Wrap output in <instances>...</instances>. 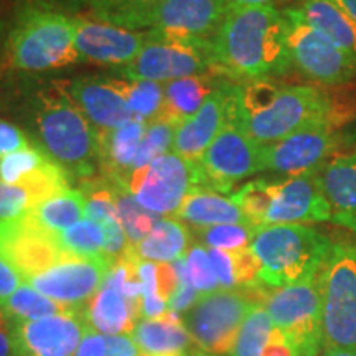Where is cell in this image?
<instances>
[{
    "mask_svg": "<svg viewBox=\"0 0 356 356\" xmlns=\"http://www.w3.org/2000/svg\"><path fill=\"white\" fill-rule=\"evenodd\" d=\"M261 356H299V353H297L296 346L287 340L286 335L279 332L277 328H274Z\"/></svg>",
    "mask_w": 356,
    "mask_h": 356,
    "instance_id": "cell-46",
    "label": "cell"
},
{
    "mask_svg": "<svg viewBox=\"0 0 356 356\" xmlns=\"http://www.w3.org/2000/svg\"><path fill=\"white\" fill-rule=\"evenodd\" d=\"M173 218L188 222L195 229L216 225H251L233 200L203 186L190 190Z\"/></svg>",
    "mask_w": 356,
    "mask_h": 356,
    "instance_id": "cell-25",
    "label": "cell"
},
{
    "mask_svg": "<svg viewBox=\"0 0 356 356\" xmlns=\"http://www.w3.org/2000/svg\"><path fill=\"white\" fill-rule=\"evenodd\" d=\"M140 350L136 345L131 333L124 335H111L108 337V351L106 356H139Z\"/></svg>",
    "mask_w": 356,
    "mask_h": 356,
    "instance_id": "cell-45",
    "label": "cell"
},
{
    "mask_svg": "<svg viewBox=\"0 0 356 356\" xmlns=\"http://www.w3.org/2000/svg\"><path fill=\"white\" fill-rule=\"evenodd\" d=\"M190 231L175 218H160L155 228L136 246H129V252L139 261L175 262L188 254Z\"/></svg>",
    "mask_w": 356,
    "mask_h": 356,
    "instance_id": "cell-27",
    "label": "cell"
},
{
    "mask_svg": "<svg viewBox=\"0 0 356 356\" xmlns=\"http://www.w3.org/2000/svg\"><path fill=\"white\" fill-rule=\"evenodd\" d=\"M261 296L262 284L200 296L181 315L197 348L215 356L228 355L249 312L261 305Z\"/></svg>",
    "mask_w": 356,
    "mask_h": 356,
    "instance_id": "cell-6",
    "label": "cell"
},
{
    "mask_svg": "<svg viewBox=\"0 0 356 356\" xmlns=\"http://www.w3.org/2000/svg\"><path fill=\"white\" fill-rule=\"evenodd\" d=\"M229 8L233 7H262V6H275V3L284 2V0H222Z\"/></svg>",
    "mask_w": 356,
    "mask_h": 356,
    "instance_id": "cell-49",
    "label": "cell"
},
{
    "mask_svg": "<svg viewBox=\"0 0 356 356\" xmlns=\"http://www.w3.org/2000/svg\"><path fill=\"white\" fill-rule=\"evenodd\" d=\"M330 115L327 88L277 84L270 79L234 88L233 122L259 145L274 144L315 124L332 126Z\"/></svg>",
    "mask_w": 356,
    "mask_h": 356,
    "instance_id": "cell-2",
    "label": "cell"
},
{
    "mask_svg": "<svg viewBox=\"0 0 356 356\" xmlns=\"http://www.w3.org/2000/svg\"><path fill=\"white\" fill-rule=\"evenodd\" d=\"M126 79L172 81L178 78L210 74L215 71L211 40L145 30V43L131 65L118 68Z\"/></svg>",
    "mask_w": 356,
    "mask_h": 356,
    "instance_id": "cell-8",
    "label": "cell"
},
{
    "mask_svg": "<svg viewBox=\"0 0 356 356\" xmlns=\"http://www.w3.org/2000/svg\"><path fill=\"white\" fill-rule=\"evenodd\" d=\"M50 159V155L38 145H30L26 149L17 150L0 160V181L6 185H19L26 177L43 167Z\"/></svg>",
    "mask_w": 356,
    "mask_h": 356,
    "instance_id": "cell-39",
    "label": "cell"
},
{
    "mask_svg": "<svg viewBox=\"0 0 356 356\" xmlns=\"http://www.w3.org/2000/svg\"><path fill=\"white\" fill-rule=\"evenodd\" d=\"M175 131V126L163 121H152L147 124L139 152H137L136 162H134V170L150 165L154 160L168 154V150L173 147Z\"/></svg>",
    "mask_w": 356,
    "mask_h": 356,
    "instance_id": "cell-40",
    "label": "cell"
},
{
    "mask_svg": "<svg viewBox=\"0 0 356 356\" xmlns=\"http://www.w3.org/2000/svg\"><path fill=\"white\" fill-rule=\"evenodd\" d=\"M8 60V30L2 19H0V74H2L3 63Z\"/></svg>",
    "mask_w": 356,
    "mask_h": 356,
    "instance_id": "cell-50",
    "label": "cell"
},
{
    "mask_svg": "<svg viewBox=\"0 0 356 356\" xmlns=\"http://www.w3.org/2000/svg\"><path fill=\"white\" fill-rule=\"evenodd\" d=\"M47 2L61 12H74L88 7L91 0H47Z\"/></svg>",
    "mask_w": 356,
    "mask_h": 356,
    "instance_id": "cell-48",
    "label": "cell"
},
{
    "mask_svg": "<svg viewBox=\"0 0 356 356\" xmlns=\"http://www.w3.org/2000/svg\"><path fill=\"white\" fill-rule=\"evenodd\" d=\"M188 262V273L193 287L202 293H211L220 291V282H218L216 273L213 269L208 249L202 244H195L188 249L186 254Z\"/></svg>",
    "mask_w": 356,
    "mask_h": 356,
    "instance_id": "cell-41",
    "label": "cell"
},
{
    "mask_svg": "<svg viewBox=\"0 0 356 356\" xmlns=\"http://www.w3.org/2000/svg\"><path fill=\"white\" fill-rule=\"evenodd\" d=\"M32 144L24 131L10 122L0 121V160Z\"/></svg>",
    "mask_w": 356,
    "mask_h": 356,
    "instance_id": "cell-42",
    "label": "cell"
},
{
    "mask_svg": "<svg viewBox=\"0 0 356 356\" xmlns=\"http://www.w3.org/2000/svg\"><path fill=\"white\" fill-rule=\"evenodd\" d=\"M261 305L269 314L274 328L286 335L299 356L320 355L323 350V320L318 274L286 287L264 286Z\"/></svg>",
    "mask_w": 356,
    "mask_h": 356,
    "instance_id": "cell-9",
    "label": "cell"
},
{
    "mask_svg": "<svg viewBox=\"0 0 356 356\" xmlns=\"http://www.w3.org/2000/svg\"><path fill=\"white\" fill-rule=\"evenodd\" d=\"M109 83L121 92L131 108L134 118L144 122H152L157 118L163 104V86L160 83L147 81V79H118L108 78Z\"/></svg>",
    "mask_w": 356,
    "mask_h": 356,
    "instance_id": "cell-33",
    "label": "cell"
},
{
    "mask_svg": "<svg viewBox=\"0 0 356 356\" xmlns=\"http://www.w3.org/2000/svg\"><path fill=\"white\" fill-rule=\"evenodd\" d=\"M256 229V226L252 225H216L195 229V238L200 241L198 244L208 249L239 251V249L251 248Z\"/></svg>",
    "mask_w": 356,
    "mask_h": 356,
    "instance_id": "cell-38",
    "label": "cell"
},
{
    "mask_svg": "<svg viewBox=\"0 0 356 356\" xmlns=\"http://www.w3.org/2000/svg\"><path fill=\"white\" fill-rule=\"evenodd\" d=\"M181 356H215V355L207 353V351H203L200 348H190L188 351H186V353H184Z\"/></svg>",
    "mask_w": 356,
    "mask_h": 356,
    "instance_id": "cell-53",
    "label": "cell"
},
{
    "mask_svg": "<svg viewBox=\"0 0 356 356\" xmlns=\"http://www.w3.org/2000/svg\"><path fill=\"white\" fill-rule=\"evenodd\" d=\"M63 86L97 131H113L134 121V114L121 92L108 78H76Z\"/></svg>",
    "mask_w": 356,
    "mask_h": 356,
    "instance_id": "cell-21",
    "label": "cell"
},
{
    "mask_svg": "<svg viewBox=\"0 0 356 356\" xmlns=\"http://www.w3.org/2000/svg\"><path fill=\"white\" fill-rule=\"evenodd\" d=\"M145 127L147 122L134 119L126 126L113 131H97V160L101 172L121 188H126L129 177L134 172V162Z\"/></svg>",
    "mask_w": 356,
    "mask_h": 356,
    "instance_id": "cell-23",
    "label": "cell"
},
{
    "mask_svg": "<svg viewBox=\"0 0 356 356\" xmlns=\"http://www.w3.org/2000/svg\"><path fill=\"white\" fill-rule=\"evenodd\" d=\"M114 195L119 220H121L122 229L127 236L129 246H136V244H139L142 239L150 234V231L159 222L160 216L140 207L136 197L129 193L127 190L121 188L119 185H115Z\"/></svg>",
    "mask_w": 356,
    "mask_h": 356,
    "instance_id": "cell-34",
    "label": "cell"
},
{
    "mask_svg": "<svg viewBox=\"0 0 356 356\" xmlns=\"http://www.w3.org/2000/svg\"><path fill=\"white\" fill-rule=\"evenodd\" d=\"M197 172L200 186L231 193L238 181L262 172V145L229 121L197 162Z\"/></svg>",
    "mask_w": 356,
    "mask_h": 356,
    "instance_id": "cell-11",
    "label": "cell"
},
{
    "mask_svg": "<svg viewBox=\"0 0 356 356\" xmlns=\"http://www.w3.org/2000/svg\"><path fill=\"white\" fill-rule=\"evenodd\" d=\"M273 330V320L264 307H254L244 320L233 348L226 356H261Z\"/></svg>",
    "mask_w": 356,
    "mask_h": 356,
    "instance_id": "cell-35",
    "label": "cell"
},
{
    "mask_svg": "<svg viewBox=\"0 0 356 356\" xmlns=\"http://www.w3.org/2000/svg\"><path fill=\"white\" fill-rule=\"evenodd\" d=\"M195 186H198L197 163L168 152L150 165L136 168L124 190L132 193L145 210L159 216H173Z\"/></svg>",
    "mask_w": 356,
    "mask_h": 356,
    "instance_id": "cell-12",
    "label": "cell"
},
{
    "mask_svg": "<svg viewBox=\"0 0 356 356\" xmlns=\"http://www.w3.org/2000/svg\"><path fill=\"white\" fill-rule=\"evenodd\" d=\"M106 351H108V337L89 328L73 356H106Z\"/></svg>",
    "mask_w": 356,
    "mask_h": 356,
    "instance_id": "cell-44",
    "label": "cell"
},
{
    "mask_svg": "<svg viewBox=\"0 0 356 356\" xmlns=\"http://www.w3.org/2000/svg\"><path fill=\"white\" fill-rule=\"evenodd\" d=\"M131 335L147 356H181L193 348L181 315L168 312L159 318H142L134 325Z\"/></svg>",
    "mask_w": 356,
    "mask_h": 356,
    "instance_id": "cell-24",
    "label": "cell"
},
{
    "mask_svg": "<svg viewBox=\"0 0 356 356\" xmlns=\"http://www.w3.org/2000/svg\"><path fill=\"white\" fill-rule=\"evenodd\" d=\"M0 256L25 280L71 254L61 248L56 234L48 233L29 215H24L0 221Z\"/></svg>",
    "mask_w": 356,
    "mask_h": 356,
    "instance_id": "cell-16",
    "label": "cell"
},
{
    "mask_svg": "<svg viewBox=\"0 0 356 356\" xmlns=\"http://www.w3.org/2000/svg\"><path fill=\"white\" fill-rule=\"evenodd\" d=\"M84 207H86V198L83 191L79 188H66L44 198L26 215L48 233L58 234L81 221Z\"/></svg>",
    "mask_w": 356,
    "mask_h": 356,
    "instance_id": "cell-30",
    "label": "cell"
},
{
    "mask_svg": "<svg viewBox=\"0 0 356 356\" xmlns=\"http://www.w3.org/2000/svg\"><path fill=\"white\" fill-rule=\"evenodd\" d=\"M167 0H91L89 2V17L106 24L121 26L126 30L147 29L154 13Z\"/></svg>",
    "mask_w": 356,
    "mask_h": 356,
    "instance_id": "cell-31",
    "label": "cell"
},
{
    "mask_svg": "<svg viewBox=\"0 0 356 356\" xmlns=\"http://www.w3.org/2000/svg\"><path fill=\"white\" fill-rule=\"evenodd\" d=\"M317 173L332 208L330 221L356 233V152L327 160Z\"/></svg>",
    "mask_w": 356,
    "mask_h": 356,
    "instance_id": "cell-22",
    "label": "cell"
},
{
    "mask_svg": "<svg viewBox=\"0 0 356 356\" xmlns=\"http://www.w3.org/2000/svg\"><path fill=\"white\" fill-rule=\"evenodd\" d=\"M84 310L92 330L106 337L131 333L137 323L136 310L131 302L111 286H102Z\"/></svg>",
    "mask_w": 356,
    "mask_h": 356,
    "instance_id": "cell-28",
    "label": "cell"
},
{
    "mask_svg": "<svg viewBox=\"0 0 356 356\" xmlns=\"http://www.w3.org/2000/svg\"><path fill=\"white\" fill-rule=\"evenodd\" d=\"M356 24V0H332Z\"/></svg>",
    "mask_w": 356,
    "mask_h": 356,
    "instance_id": "cell-51",
    "label": "cell"
},
{
    "mask_svg": "<svg viewBox=\"0 0 356 356\" xmlns=\"http://www.w3.org/2000/svg\"><path fill=\"white\" fill-rule=\"evenodd\" d=\"M323 348L356 350V246L333 244L318 273Z\"/></svg>",
    "mask_w": 356,
    "mask_h": 356,
    "instance_id": "cell-7",
    "label": "cell"
},
{
    "mask_svg": "<svg viewBox=\"0 0 356 356\" xmlns=\"http://www.w3.org/2000/svg\"><path fill=\"white\" fill-rule=\"evenodd\" d=\"M48 197H51V193L42 186L29 184L6 185L0 181V221L26 215Z\"/></svg>",
    "mask_w": 356,
    "mask_h": 356,
    "instance_id": "cell-37",
    "label": "cell"
},
{
    "mask_svg": "<svg viewBox=\"0 0 356 356\" xmlns=\"http://www.w3.org/2000/svg\"><path fill=\"white\" fill-rule=\"evenodd\" d=\"M58 243L71 256L97 257L104 256L106 234L95 221L81 220L71 228L56 234Z\"/></svg>",
    "mask_w": 356,
    "mask_h": 356,
    "instance_id": "cell-36",
    "label": "cell"
},
{
    "mask_svg": "<svg viewBox=\"0 0 356 356\" xmlns=\"http://www.w3.org/2000/svg\"><path fill=\"white\" fill-rule=\"evenodd\" d=\"M84 307L32 322L10 323L12 356H73L91 328Z\"/></svg>",
    "mask_w": 356,
    "mask_h": 356,
    "instance_id": "cell-14",
    "label": "cell"
},
{
    "mask_svg": "<svg viewBox=\"0 0 356 356\" xmlns=\"http://www.w3.org/2000/svg\"><path fill=\"white\" fill-rule=\"evenodd\" d=\"M236 84L221 81L207 97L197 114L177 127L173 139V154L197 163L215 140L222 127L233 121V101Z\"/></svg>",
    "mask_w": 356,
    "mask_h": 356,
    "instance_id": "cell-19",
    "label": "cell"
},
{
    "mask_svg": "<svg viewBox=\"0 0 356 356\" xmlns=\"http://www.w3.org/2000/svg\"><path fill=\"white\" fill-rule=\"evenodd\" d=\"M139 356H147V355H144V353H140V355H139Z\"/></svg>",
    "mask_w": 356,
    "mask_h": 356,
    "instance_id": "cell-54",
    "label": "cell"
},
{
    "mask_svg": "<svg viewBox=\"0 0 356 356\" xmlns=\"http://www.w3.org/2000/svg\"><path fill=\"white\" fill-rule=\"evenodd\" d=\"M287 42L292 66L322 86H343L356 76V55L341 50L307 24L297 7L286 8Z\"/></svg>",
    "mask_w": 356,
    "mask_h": 356,
    "instance_id": "cell-10",
    "label": "cell"
},
{
    "mask_svg": "<svg viewBox=\"0 0 356 356\" xmlns=\"http://www.w3.org/2000/svg\"><path fill=\"white\" fill-rule=\"evenodd\" d=\"M318 356H356L355 348H323Z\"/></svg>",
    "mask_w": 356,
    "mask_h": 356,
    "instance_id": "cell-52",
    "label": "cell"
},
{
    "mask_svg": "<svg viewBox=\"0 0 356 356\" xmlns=\"http://www.w3.org/2000/svg\"><path fill=\"white\" fill-rule=\"evenodd\" d=\"M228 10L222 0H167L154 13L149 30L211 40Z\"/></svg>",
    "mask_w": 356,
    "mask_h": 356,
    "instance_id": "cell-20",
    "label": "cell"
},
{
    "mask_svg": "<svg viewBox=\"0 0 356 356\" xmlns=\"http://www.w3.org/2000/svg\"><path fill=\"white\" fill-rule=\"evenodd\" d=\"M317 172L269 180V203L262 226L330 221L332 208L320 186Z\"/></svg>",
    "mask_w": 356,
    "mask_h": 356,
    "instance_id": "cell-17",
    "label": "cell"
},
{
    "mask_svg": "<svg viewBox=\"0 0 356 356\" xmlns=\"http://www.w3.org/2000/svg\"><path fill=\"white\" fill-rule=\"evenodd\" d=\"M284 12L273 6L229 8L211 38L215 71L246 83L282 76L292 68Z\"/></svg>",
    "mask_w": 356,
    "mask_h": 356,
    "instance_id": "cell-1",
    "label": "cell"
},
{
    "mask_svg": "<svg viewBox=\"0 0 356 356\" xmlns=\"http://www.w3.org/2000/svg\"><path fill=\"white\" fill-rule=\"evenodd\" d=\"M341 137L330 124H315L262 145V170L297 177L317 172L340 145Z\"/></svg>",
    "mask_w": 356,
    "mask_h": 356,
    "instance_id": "cell-15",
    "label": "cell"
},
{
    "mask_svg": "<svg viewBox=\"0 0 356 356\" xmlns=\"http://www.w3.org/2000/svg\"><path fill=\"white\" fill-rule=\"evenodd\" d=\"M0 309L6 314L8 322L13 323L53 317V315L68 312L73 307L58 304V302L51 300L50 297L43 296V293L35 291L32 286L24 282Z\"/></svg>",
    "mask_w": 356,
    "mask_h": 356,
    "instance_id": "cell-32",
    "label": "cell"
},
{
    "mask_svg": "<svg viewBox=\"0 0 356 356\" xmlns=\"http://www.w3.org/2000/svg\"><path fill=\"white\" fill-rule=\"evenodd\" d=\"M24 284L22 275L17 273V269L10 262H7L0 256V307L10 299L13 292Z\"/></svg>",
    "mask_w": 356,
    "mask_h": 356,
    "instance_id": "cell-43",
    "label": "cell"
},
{
    "mask_svg": "<svg viewBox=\"0 0 356 356\" xmlns=\"http://www.w3.org/2000/svg\"><path fill=\"white\" fill-rule=\"evenodd\" d=\"M0 356H12L10 340V322L0 309Z\"/></svg>",
    "mask_w": 356,
    "mask_h": 356,
    "instance_id": "cell-47",
    "label": "cell"
},
{
    "mask_svg": "<svg viewBox=\"0 0 356 356\" xmlns=\"http://www.w3.org/2000/svg\"><path fill=\"white\" fill-rule=\"evenodd\" d=\"M312 29L356 55V24L332 0H302L297 7Z\"/></svg>",
    "mask_w": 356,
    "mask_h": 356,
    "instance_id": "cell-29",
    "label": "cell"
},
{
    "mask_svg": "<svg viewBox=\"0 0 356 356\" xmlns=\"http://www.w3.org/2000/svg\"><path fill=\"white\" fill-rule=\"evenodd\" d=\"M74 47L79 60L101 66L131 65L145 43V32H134L89 15L73 17Z\"/></svg>",
    "mask_w": 356,
    "mask_h": 356,
    "instance_id": "cell-18",
    "label": "cell"
},
{
    "mask_svg": "<svg viewBox=\"0 0 356 356\" xmlns=\"http://www.w3.org/2000/svg\"><path fill=\"white\" fill-rule=\"evenodd\" d=\"M333 243L305 225H274L256 229L251 249L261 262V284L286 287L315 277Z\"/></svg>",
    "mask_w": 356,
    "mask_h": 356,
    "instance_id": "cell-5",
    "label": "cell"
},
{
    "mask_svg": "<svg viewBox=\"0 0 356 356\" xmlns=\"http://www.w3.org/2000/svg\"><path fill=\"white\" fill-rule=\"evenodd\" d=\"M8 61L26 73L76 63L73 19L47 0H17L8 29Z\"/></svg>",
    "mask_w": 356,
    "mask_h": 356,
    "instance_id": "cell-4",
    "label": "cell"
},
{
    "mask_svg": "<svg viewBox=\"0 0 356 356\" xmlns=\"http://www.w3.org/2000/svg\"><path fill=\"white\" fill-rule=\"evenodd\" d=\"M220 83L211 73L167 81L163 84L162 109L154 121H163L178 127L198 113Z\"/></svg>",
    "mask_w": 356,
    "mask_h": 356,
    "instance_id": "cell-26",
    "label": "cell"
},
{
    "mask_svg": "<svg viewBox=\"0 0 356 356\" xmlns=\"http://www.w3.org/2000/svg\"><path fill=\"white\" fill-rule=\"evenodd\" d=\"M114 262L106 256H70L24 282L66 307H84L101 291Z\"/></svg>",
    "mask_w": 356,
    "mask_h": 356,
    "instance_id": "cell-13",
    "label": "cell"
},
{
    "mask_svg": "<svg viewBox=\"0 0 356 356\" xmlns=\"http://www.w3.org/2000/svg\"><path fill=\"white\" fill-rule=\"evenodd\" d=\"M26 115L35 145L63 167L70 178L83 181L95 175L99 165V132L71 101L63 83L38 91Z\"/></svg>",
    "mask_w": 356,
    "mask_h": 356,
    "instance_id": "cell-3",
    "label": "cell"
}]
</instances>
